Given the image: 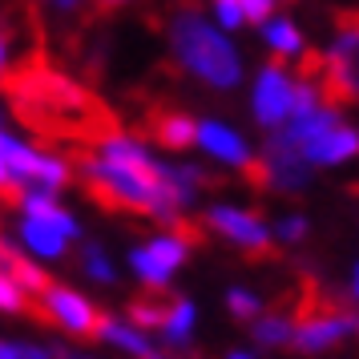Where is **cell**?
Masks as SVG:
<instances>
[{
	"label": "cell",
	"mask_w": 359,
	"mask_h": 359,
	"mask_svg": "<svg viewBox=\"0 0 359 359\" xmlns=\"http://www.w3.org/2000/svg\"><path fill=\"white\" fill-rule=\"evenodd\" d=\"M85 186L117 210L142 214L158 226H178L202 194V165L170 162L130 130H105L77 162Z\"/></svg>",
	"instance_id": "obj_1"
},
{
	"label": "cell",
	"mask_w": 359,
	"mask_h": 359,
	"mask_svg": "<svg viewBox=\"0 0 359 359\" xmlns=\"http://www.w3.org/2000/svg\"><path fill=\"white\" fill-rule=\"evenodd\" d=\"M165 45L174 65L214 93H234L246 81V57L238 41L222 33L202 8H178L165 25Z\"/></svg>",
	"instance_id": "obj_2"
},
{
	"label": "cell",
	"mask_w": 359,
	"mask_h": 359,
	"mask_svg": "<svg viewBox=\"0 0 359 359\" xmlns=\"http://www.w3.org/2000/svg\"><path fill=\"white\" fill-rule=\"evenodd\" d=\"M85 238L81 218L65 206L61 194L49 190H17V238L20 255L33 262L49 266V262L69 259V250Z\"/></svg>",
	"instance_id": "obj_3"
},
{
	"label": "cell",
	"mask_w": 359,
	"mask_h": 359,
	"mask_svg": "<svg viewBox=\"0 0 359 359\" xmlns=\"http://www.w3.org/2000/svg\"><path fill=\"white\" fill-rule=\"evenodd\" d=\"M190 250H194V238L182 226H158L149 238L130 246L126 262H130V275L146 291H165L190 262Z\"/></svg>",
	"instance_id": "obj_4"
},
{
	"label": "cell",
	"mask_w": 359,
	"mask_h": 359,
	"mask_svg": "<svg viewBox=\"0 0 359 359\" xmlns=\"http://www.w3.org/2000/svg\"><path fill=\"white\" fill-rule=\"evenodd\" d=\"M294 93H299V77L291 65L266 61L250 73V117L255 126L266 133L283 130L294 114Z\"/></svg>",
	"instance_id": "obj_5"
},
{
	"label": "cell",
	"mask_w": 359,
	"mask_h": 359,
	"mask_svg": "<svg viewBox=\"0 0 359 359\" xmlns=\"http://www.w3.org/2000/svg\"><path fill=\"white\" fill-rule=\"evenodd\" d=\"M202 222L218 243L234 246V250H246V255H262L271 250L275 238H271V218H262L255 206H243V202H210L202 210Z\"/></svg>",
	"instance_id": "obj_6"
},
{
	"label": "cell",
	"mask_w": 359,
	"mask_h": 359,
	"mask_svg": "<svg viewBox=\"0 0 359 359\" xmlns=\"http://www.w3.org/2000/svg\"><path fill=\"white\" fill-rule=\"evenodd\" d=\"M36 299H41V315H45L57 331H65L69 339H93V331H97V323H101V307L85 291L49 278Z\"/></svg>",
	"instance_id": "obj_7"
},
{
	"label": "cell",
	"mask_w": 359,
	"mask_h": 359,
	"mask_svg": "<svg viewBox=\"0 0 359 359\" xmlns=\"http://www.w3.org/2000/svg\"><path fill=\"white\" fill-rule=\"evenodd\" d=\"M194 149L206 158V162L222 165V170H230V174L255 170V158H259V149L250 146V137H246L238 126L222 121V117H198Z\"/></svg>",
	"instance_id": "obj_8"
},
{
	"label": "cell",
	"mask_w": 359,
	"mask_h": 359,
	"mask_svg": "<svg viewBox=\"0 0 359 359\" xmlns=\"http://www.w3.org/2000/svg\"><path fill=\"white\" fill-rule=\"evenodd\" d=\"M355 335V315L343 307H323L311 311L303 319H294V339L291 347L303 351V355H327Z\"/></svg>",
	"instance_id": "obj_9"
},
{
	"label": "cell",
	"mask_w": 359,
	"mask_h": 359,
	"mask_svg": "<svg viewBox=\"0 0 359 359\" xmlns=\"http://www.w3.org/2000/svg\"><path fill=\"white\" fill-rule=\"evenodd\" d=\"M323 65L331 89H339L343 97H359V25H343L327 41Z\"/></svg>",
	"instance_id": "obj_10"
},
{
	"label": "cell",
	"mask_w": 359,
	"mask_h": 359,
	"mask_svg": "<svg viewBox=\"0 0 359 359\" xmlns=\"http://www.w3.org/2000/svg\"><path fill=\"white\" fill-rule=\"evenodd\" d=\"M93 339L105 343L109 351H117V355H126V359H170L165 355V347L158 343V335H149V331H142V327H133L126 315H101Z\"/></svg>",
	"instance_id": "obj_11"
},
{
	"label": "cell",
	"mask_w": 359,
	"mask_h": 359,
	"mask_svg": "<svg viewBox=\"0 0 359 359\" xmlns=\"http://www.w3.org/2000/svg\"><path fill=\"white\" fill-rule=\"evenodd\" d=\"M262 49L271 53V61L278 65H299L307 57V33L299 29V20L291 13H271V17L259 25Z\"/></svg>",
	"instance_id": "obj_12"
},
{
	"label": "cell",
	"mask_w": 359,
	"mask_h": 359,
	"mask_svg": "<svg viewBox=\"0 0 359 359\" xmlns=\"http://www.w3.org/2000/svg\"><path fill=\"white\" fill-rule=\"evenodd\" d=\"M198 303L190 294H178V299H170L165 303V315H162V327L154 331L162 347H174V351H186L190 343H194V331H198Z\"/></svg>",
	"instance_id": "obj_13"
},
{
	"label": "cell",
	"mask_w": 359,
	"mask_h": 359,
	"mask_svg": "<svg viewBox=\"0 0 359 359\" xmlns=\"http://www.w3.org/2000/svg\"><path fill=\"white\" fill-rule=\"evenodd\" d=\"M0 271L13 278L25 294H41V287L49 283L45 266H41V262H33L29 255H20V246L8 243V238H0Z\"/></svg>",
	"instance_id": "obj_14"
},
{
	"label": "cell",
	"mask_w": 359,
	"mask_h": 359,
	"mask_svg": "<svg viewBox=\"0 0 359 359\" xmlns=\"http://www.w3.org/2000/svg\"><path fill=\"white\" fill-rule=\"evenodd\" d=\"M294 339V319L287 311H262L250 319V343H259L266 351H283V347H291Z\"/></svg>",
	"instance_id": "obj_15"
},
{
	"label": "cell",
	"mask_w": 359,
	"mask_h": 359,
	"mask_svg": "<svg viewBox=\"0 0 359 359\" xmlns=\"http://www.w3.org/2000/svg\"><path fill=\"white\" fill-rule=\"evenodd\" d=\"M194 126L198 117L194 114H182V109H170L154 121V137H158V146L170 149V154H182V149L194 146Z\"/></svg>",
	"instance_id": "obj_16"
},
{
	"label": "cell",
	"mask_w": 359,
	"mask_h": 359,
	"mask_svg": "<svg viewBox=\"0 0 359 359\" xmlns=\"http://www.w3.org/2000/svg\"><path fill=\"white\" fill-rule=\"evenodd\" d=\"M77 266H81V275L89 278V283H97V287H114L117 283V262L101 243H81Z\"/></svg>",
	"instance_id": "obj_17"
},
{
	"label": "cell",
	"mask_w": 359,
	"mask_h": 359,
	"mask_svg": "<svg viewBox=\"0 0 359 359\" xmlns=\"http://www.w3.org/2000/svg\"><path fill=\"white\" fill-rule=\"evenodd\" d=\"M271 238H275V246H303L311 238V218L299 210L283 214V218L271 222Z\"/></svg>",
	"instance_id": "obj_18"
},
{
	"label": "cell",
	"mask_w": 359,
	"mask_h": 359,
	"mask_svg": "<svg viewBox=\"0 0 359 359\" xmlns=\"http://www.w3.org/2000/svg\"><path fill=\"white\" fill-rule=\"evenodd\" d=\"M226 311L234 315V319L250 323L255 315H262V311H266V299H262L255 287H243V283H234V287H226Z\"/></svg>",
	"instance_id": "obj_19"
},
{
	"label": "cell",
	"mask_w": 359,
	"mask_h": 359,
	"mask_svg": "<svg viewBox=\"0 0 359 359\" xmlns=\"http://www.w3.org/2000/svg\"><path fill=\"white\" fill-rule=\"evenodd\" d=\"M162 315H165V303H162V299H133L126 319H130L133 327H142V331H149V335H154V331L162 327Z\"/></svg>",
	"instance_id": "obj_20"
},
{
	"label": "cell",
	"mask_w": 359,
	"mask_h": 359,
	"mask_svg": "<svg viewBox=\"0 0 359 359\" xmlns=\"http://www.w3.org/2000/svg\"><path fill=\"white\" fill-rule=\"evenodd\" d=\"M206 17L230 36L238 33V29H246V17H243V8H238V0H210V13Z\"/></svg>",
	"instance_id": "obj_21"
},
{
	"label": "cell",
	"mask_w": 359,
	"mask_h": 359,
	"mask_svg": "<svg viewBox=\"0 0 359 359\" xmlns=\"http://www.w3.org/2000/svg\"><path fill=\"white\" fill-rule=\"evenodd\" d=\"M25 307H29V294H25L13 278L0 271V315H20Z\"/></svg>",
	"instance_id": "obj_22"
},
{
	"label": "cell",
	"mask_w": 359,
	"mask_h": 359,
	"mask_svg": "<svg viewBox=\"0 0 359 359\" xmlns=\"http://www.w3.org/2000/svg\"><path fill=\"white\" fill-rule=\"evenodd\" d=\"M238 8H243L246 25H262V20L271 17V13H278L275 0H238Z\"/></svg>",
	"instance_id": "obj_23"
},
{
	"label": "cell",
	"mask_w": 359,
	"mask_h": 359,
	"mask_svg": "<svg viewBox=\"0 0 359 359\" xmlns=\"http://www.w3.org/2000/svg\"><path fill=\"white\" fill-rule=\"evenodd\" d=\"M41 4H45L49 13H57V17H73V13H81L89 0H41Z\"/></svg>",
	"instance_id": "obj_24"
},
{
	"label": "cell",
	"mask_w": 359,
	"mask_h": 359,
	"mask_svg": "<svg viewBox=\"0 0 359 359\" xmlns=\"http://www.w3.org/2000/svg\"><path fill=\"white\" fill-rule=\"evenodd\" d=\"M8 69H13V41H8V33L0 29V81L8 77Z\"/></svg>",
	"instance_id": "obj_25"
},
{
	"label": "cell",
	"mask_w": 359,
	"mask_h": 359,
	"mask_svg": "<svg viewBox=\"0 0 359 359\" xmlns=\"http://www.w3.org/2000/svg\"><path fill=\"white\" fill-rule=\"evenodd\" d=\"M20 351H25L20 339H4V335H0V359H20Z\"/></svg>",
	"instance_id": "obj_26"
},
{
	"label": "cell",
	"mask_w": 359,
	"mask_h": 359,
	"mask_svg": "<svg viewBox=\"0 0 359 359\" xmlns=\"http://www.w3.org/2000/svg\"><path fill=\"white\" fill-rule=\"evenodd\" d=\"M20 359H57L49 351V347H41V343H25V351H20Z\"/></svg>",
	"instance_id": "obj_27"
},
{
	"label": "cell",
	"mask_w": 359,
	"mask_h": 359,
	"mask_svg": "<svg viewBox=\"0 0 359 359\" xmlns=\"http://www.w3.org/2000/svg\"><path fill=\"white\" fill-rule=\"evenodd\" d=\"M347 291H351V299L359 303V259L351 262V278H347Z\"/></svg>",
	"instance_id": "obj_28"
},
{
	"label": "cell",
	"mask_w": 359,
	"mask_h": 359,
	"mask_svg": "<svg viewBox=\"0 0 359 359\" xmlns=\"http://www.w3.org/2000/svg\"><path fill=\"white\" fill-rule=\"evenodd\" d=\"M57 359H97V355H85V351H77V347H61V351H53Z\"/></svg>",
	"instance_id": "obj_29"
},
{
	"label": "cell",
	"mask_w": 359,
	"mask_h": 359,
	"mask_svg": "<svg viewBox=\"0 0 359 359\" xmlns=\"http://www.w3.org/2000/svg\"><path fill=\"white\" fill-rule=\"evenodd\" d=\"M222 359H259V351H250V347H234V351H226Z\"/></svg>",
	"instance_id": "obj_30"
},
{
	"label": "cell",
	"mask_w": 359,
	"mask_h": 359,
	"mask_svg": "<svg viewBox=\"0 0 359 359\" xmlns=\"http://www.w3.org/2000/svg\"><path fill=\"white\" fill-rule=\"evenodd\" d=\"M4 190H13V186H8V174H4V162H0V194Z\"/></svg>",
	"instance_id": "obj_31"
},
{
	"label": "cell",
	"mask_w": 359,
	"mask_h": 359,
	"mask_svg": "<svg viewBox=\"0 0 359 359\" xmlns=\"http://www.w3.org/2000/svg\"><path fill=\"white\" fill-rule=\"evenodd\" d=\"M8 126V109H4V101H0V130Z\"/></svg>",
	"instance_id": "obj_32"
},
{
	"label": "cell",
	"mask_w": 359,
	"mask_h": 359,
	"mask_svg": "<svg viewBox=\"0 0 359 359\" xmlns=\"http://www.w3.org/2000/svg\"><path fill=\"white\" fill-rule=\"evenodd\" d=\"M101 4H109V8H117V4H130V0H101Z\"/></svg>",
	"instance_id": "obj_33"
},
{
	"label": "cell",
	"mask_w": 359,
	"mask_h": 359,
	"mask_svg": "<svg viewBox=\"0 0 359 359\" xmlns=\"http://www.w3.org/2000/svg\"><path fill=\"white\" fill-rule=\"evenodd\" d=\"M355 335H359V315H355Z\"/></svg>",
	"instance_id": "obj_34"
},
{
	"label": "cell",
	"mask_w": 359,
	"mask_h": 359,
	"mask_svg": "<svg viewBox=\"0 0 359 359\" xmlns=\"http://www.w3.org/2000/svg\"><path fill=\"white\" fill-rule=\"evenodd\" d=\"M275 4H283V0H275Z\"/></svg>",
	"instance_id": "obj_35"
}]
</instances>
